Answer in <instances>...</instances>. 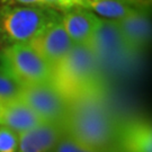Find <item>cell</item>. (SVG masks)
<instances>
[{
  "label": "cell",
  "mask_w": 152,
  "mask_h": 152,
  "mask_svg": "<svg viewBox=\"0 0 152 152\" xmlns=\"http://www.w3.org/2000/svg\"><path fill=\"white\" fill-rule=\"evenodd\" d=\"M117 124L103 95L80 98L69 103L62 126L64 133L99 152L115 145Z\"/></svg>",
  "instance_id": "obj_1"
},
{
  "label": "cell",
  "mask_w": 152,
  "mask_h": 152,
  "mask_svg": "<svg viewBox=\"0 0 152 152\" xmlns=\"http://www.w3.org/2000/svg\"><path fill=\"white\" fill-rule=\"evenodd\" d=\"M51 83L68 103L104 94L103 72L91 50L82 45H73L70 52L52 66Z\"/></svg>",
  "instance_id": "obj_2"
},
{
  "label": "cell",
  "mask_w": 152,
  "mask_h": 152,
  "mask_svg": "<svg viewBox=\"0 0 152 152\" xmlns=\"http://www.w3.org/2000/svg\"><path fill=\"white\" fill-rule=\"evenodd\" d=\"M60 19L61 12L48 7L0 5L2 45L29 44L45 28Z\"/></svg>",
  "instance_id": "obj_3"
},
{
  "label": "cell",
  "mask_w": 152,
  "mask_h": 152,
  "mask_svg": "<svg viewBox=\"0 0 152 152\" xmlns=\"http://www.w3.org/2000/svg\"><path fill=\"white\" fill-rule=\"evenodd\" d=\"M88 48L95 55L102 72L121 73L130 69L139 56L125 42L114 20L110 19L102 18Z\"/></svg>",
  "instance_id": "obj_4"
},
{
  "label": "cell",
  "mask_w": 152,
  "mask_h": 152,
  "mask_svg": "<svg viewBox=\"0 0 152 152\" xmlns=\"http://www.w3.org/2000/svg\"><path fill=\"white\" fill-rule=\"evenodd\" d=\"M0 62L22 87L51 82L52 66L29 44L4 46Z\"/></svg>",
  "instance_id": "obj_5"
},
{
  "label": "cell",
  "mask_w": 152,
  "mask_h": 152,
  "mask_svg": "<svg viewBox=\"0 0 152 152\" xmlns=\"http://www.w3.org/2000/svg\"><path fill=\"white\" fill-rule=\"evenodd\" d=\"M18 99L45 123L62 125L69 108L68 100L51 82L24 86Z\"/></svg>",
  "instance_id": "obj_6"
},
{
  "label": "cell",
  "mask_w": 152,
  "mask_h": 152,
  "mask_svg": "<svg viewBox=\"0 0 152 152\" xmlns=\"http://www.w3.org/2000/svg\"><path fill=\"white\" fill-rule=\"evenodd\" d=\"M29 45L53 66L70 52L75 44L68 36L60 19L45 28Z\"/></svg>",
  "instance_id": "obj_7"
},
{
  "label": "cell",
  "mask_w": 152,
  "mask_h": 152,
  "mask_svg": "<svg viewBox=\"0 0 152 152\" xmlns=\"http://www.w3.org/2000/svg\"><path fill=\"white\" fill-rule=\"evenodd\" d=\"M100 22V17L82 7H73L61 12V23L75 45L89 46Z\"/></svg>",
  "instance_id": "obj_8"
},
{
  "label": "cell",
  "mask_w": 152,
  "mask_h": 152,
  "mask_svg": "<svg viewBox=\"0 0 152 152\" xmlns=\"http://www.w3.org/2000/svg\"><path fill=\"white\" fill-rule=\"evenodd\" d=\"M115 145L122 152H152L150 121L132 118L117 124Z\"/></svg>",
  "instance_id": "obj_9"
},
{
  "label": "cell",
  "mask_w": 152,
  "mask_h": 152,
  "mask_svg": "<svg viewBox=\"0 0 152 152\" xmlns=\"http://www.w3.org/2000/svg\"><path fill=\"white\" fill-rule=\"evenodd\" d=\"M114 22L125 42L136 54L140 55L148 49L151 42V7Z\"/></svg>",
  "instance_id": "obj_10"
},
{
  "label": "cell",
  "mask_w": 152,
  "mask_h": 152,
  "mask_svg": "<svg viewBox=\"0 0 152 152\" xmlns=\"http://www.w3.org/2000/svg\"><path fill=\"white\" fill-rule=\"evenodd\" d=\"M63 134L64 129L61 124L43 122L18 135L17 152H52Z\"/></svg>",
  "instance_id": "obj_11"
},
{
  "label": "cell",
  "mask_w": 152,
  "mask_h": 152,
  "mask_svg": "<svg viewBox=\"0 0 152 152\" xmlns=\"http://www.w3.org/2000/svg\"><path fill=\"white\" fill-rule=\"evenodd\" d=\"M148 7H151V0H85L82 5V8L110 20L123 19Z\"/></svg>",
  "instance_id": "obj_12"
},
{
  "label": "cell",
  "mask_w": 152,
  "mask_h": 152,
  "mask_svg": "<svg viewBox=\"0 0 152 152\" xmlns=\"http://www.w3.org/2000/svg\"><path fill=\"white\" fill-rule=\"evenodd\" d=\"M43 123V121L22 100L17 99L0 105V125L22 134Z\"/></svg>",
  "instance_id": "obj_13"
},
{
  "label": "cell",
  "mask_w": 152,
  "mask_h": 152,
  "mask_svg": "<svg viewBox=\"0 0 152 152\" xmlns=\"http://www.w3.org/2000/svg\"><path fill=\"white\" fill-rule=\"evenodd\" d=\"M22 91V86L12 78L0 62V105L17 100Z\"/></svg>",
  "instance_id": "obj_14"
},
{
  "label": "cell",
  "mask_w": 152,
  "mask_h": 152,
  "mask_svg": "<svg viewBox=\"0 0 152 152\" xmlns=\"http://www.w3.org/2000/svg\"><path fill=\"white\" fill-rule=\"evenodd\" d=\"M52 152H99L92 148L88 147L81 142L77 141L72 136L64 133L58 141Z\"/></svg>",
  "instance_id": "obj_15"
},
{
  "label": "cell",
  "mask_w": 152,
  "mask_h": 152,
  "mask_svg": "<svg viewBox=\"0 0 152 152\" xmlns=\"http://www.w3.org/2000/svg\"><path fill=\"white\" fill-rule=\"evenodd\" d=\"M19 136L16 132L0 125V152H17Z\"/></svg>",
  "instance_id": "obj_16"
},
{
  "label": "cell",
  "mask_w": 152,
  "mask_h": 152,
  "mask_svg": "<svg viewBox=\"0 0 152 152\" xmlns=\"http://www.w3.org/2000/svg\"><path fill=\"white\" fill-rule=\"evenodd\" d=\"M106 152H122V151H121L120 149L116 147V145H114V147H112L109 150H107Z\"/></svg>",
  "instance_id": "obj_17"
},
{
  "label": "cell",
  "mask_w": 152,
  "mask_h": 152,
  "mask_svg": "<svg viewBox=\"0 0 152 152\" xmlns=\"http://www.w3.org/2000/svg\"><path fill=\"white\" fill-rule=\"evenodd\" d=\"M4 48V45H2V42H1V37H0V51H1V49Z\"/></svg>",
  "instance_id": "obj_18"
}]
</instances>
